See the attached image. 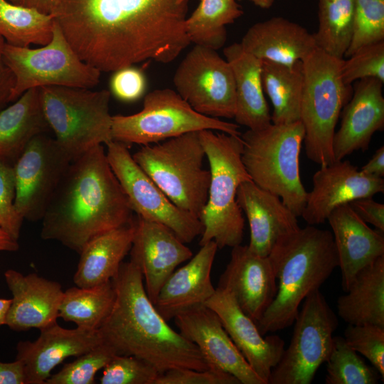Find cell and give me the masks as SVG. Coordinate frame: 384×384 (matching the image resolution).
<instances>
[{
	"label": "cell",
	"mask_w": 384,
	"mask_h": 384,
	"mask_svg": "<svg viewBox=\"0 0 384 384\" xmlns=\"http://www.w3.org/2000/svg\"><path fill=\"white\" fill-rule=\"evenodd\" d=\"M189 0H59L55 21L79 58L100 72L169 63L191 43Z\"/></svg>",
	"instance_id": "obj_1"
},
{
	"label": "cell",
	"mask_w": 384,
	"mask_h": 384,
	"mask_svg": "<svg viewBox=\"0 0 384 384\" xmlns=\"http://www.w3.org/2000/svg\"><path fill=\"white\" fill-rule=\"evenodd\" d=\"M133 213L100 144L70 161L41 220V237L79 254L95 236L131 222Z\"/></svg>",
	"instance_id": "obj_2"
},
{
	"label": "cell",
	"mask_w": 384,
	"mask_h": 384,
	"mask_svg": "<svg viewBox=\"0 0 384 384\" xmlns=\"http://www.w3.org/2000/svg\"><path fill=\"white\" fill-rule=\"evenodd\" d=\"M114 304L97 329L102 343L115 355L134 356L161 374L178 368H209L197 346L175 331L156 310L132 261L123 262L112 279Z\"/></svg>",
	"instance_id": "obj_3"
},
{
	"label": "cell",
	"mask_w": 384,
	"mask_h": 384,
	"mask_svg": "<svg viewBox=\"0 0 384 384\" xmlns=\"http://www.w3.org/2000/svg\"><path fill=\"white\" fill-rule=\"evenodd\" d=\"M268 257L278 284L274 299L257 322L262 335L292 325L305 298L338 267L332 233L311 225L282 235Z\"/></svg>",
	"instance_id": "obj_4"
},
{
	"label": "cell",
	"mask_w": 384,
	"mask_h": 384,
	"mask_svg": "<svg viewBox=\"0 0 384 384\" xmlns=\"http://www.w3.org/2000/svg\"><path fill=\"white\" fill-rule=\"evenodd\" d=\"M209 163L206 203L199 215L203 230L200 245L213 241L218 249L242 242L245 220L237 202L239 186L252 181L242 161L240 135L206 129L198 132Z\"/></svg>",
	"instance_id": "obj_5"
},
{
	"label": "cell",
	"mask_w": 384,
	"mask_h": 384,
	"mask_svg": "<svg viewBox=\"0 0 384 384\" xmlns=\"http://www.w3.org/2000/svg\"><path fill=\"white\" fill-rule=\"evenodd\" d=\"M240 137L242 161L252 181L279 196L297 217L301 216L307 194L299 172L304 138L302 122L270 123L259 129H247Z\"/></svg>",
	"instance_id": "obj_6"
},
{
	"label": "cell",
	"mask_w": 384,
	"mask_h": 384,
	"mask_svg": "<svg viewBox=\"0 0 384 384\" xmlns=\"http://www.w3.org/2000/svg\"><path fill=\"white\" fill-rule=\"evenodd\" d=\"M343 59L316 48L302 60L300 118L307 158L321 166L334 161L332 144L341 111L353 90L342 78Z\"/></svg>",
	"instance_id": "obj_7"
},
{
	"label": "cell",
	"mask_w": 384,
	"mask_h": 384,
	"mask_svg": "<svg viewBox=\"0 0 384 384\" xmlns=\"http://www.w3.org/2000/svg\"><path fill=\"white\" fill-rule=\"evenodd\" d=\"M132 157L172 203L199 218L210 174L198 132L141 146Z\"/></svg>",
	"instance_id": "obj_8"
},
{
	"label": "cell",
	"mask_w": 384,
	"mask_h": 384,
	"mask_svg": "<svg viewBox=\"0 0 384 384\" xmlns=\"http://www.w3.org/2000/svg\"><path fill=\"white\" fill-rule=\"evenodd\" d=\"M39 96L49 127L71 161L113 141L109 90L44 86Z\"/></svg>",
	"instance_id": "obj_9"
},
{
	"label": "cell",
	"mask_w": 384,
	"mask_h": 384,
	"mask_svg": "<svg viewBox=\"0 0 384 384\" xmlns=\"http://www.w3.org/2000/svg\"><path fill=\"white\" fill-rule=\"evenodd\" d=\"M206 129L241 134L238 124L196 112L176 92L169 88L149 92L139 112L112 117V139L127 145H147Z\"/></svg>",
	"instance_id": "obj_10"
},
{
	"label": "cell",
	"mask_w": 384,
	"mask_h": 384,
	"mask_svg": "<svg viewBox=\"0 0 384 384\" xmlns=\"http://www.w3.org/2000/svg\"><path fill=\"white\" fill-rule=\"evenodd\" d=\"M3 58L15 77L10 102L31 88L66 86L90 89L100 82L101 72L79 58L56 21L48 43L31 48L5 43Z\"/></svg>",
	"instance_id": "obj_11"
},
{
	"label": "cell",
	"mask_w": 384,
	"mask_h": 384,
	"mask_svg": "<svg viewBox=\"0 0 384 384\" xmlns=\"http://www.w3.org/2000/svg\"><path fill=\"white\" fill-rule=\"evenodd\" d=\"M294 323L291 341L268 384H310L330 355L338 321L319 289L305 298Z\"/></svg>",
	"instance_id": "obj_12"
},
{
	"label": "cell",
	"mask_w": 384,
	"mask_h": 384,
	"mask_svg": "<svg viewBox=\"0 0 384 384\" xmlns=\"http://www.w3.org/2000/svg\"><path fill=\"white\" fill-rule=\"evenodd\" d=\"M106 146L110 166L137 216L166 226L185 243L201 235L199 218L169 200L136 163L128 145L113 140Z\"/></svg>",
	"instance_id": "obj_13"
},
{
	"label": "cell",
	"mask_w": 384,
	"mask_h": 384,
	"mask_svg": "<svg viewBox=\"0 0 384 384\" xmlns=\"http://www.w3.org/2000/svg\"><path fill=\"white\" fill-rule=\"evenodd\" d=\"M173 82L177 93L196 112L218 119L234 118L233 70L215 50L195 45L176 68Z\"/></svg>",
	"instance_id": "obj_14"
},
{
	"label": "cell",
	"mask_w": 384,
	"mask_h": 384,
	"mask_svg": "<svg viewBox=\"0 0 384 384\" xmlns=\"http://www.w3.org/2000/svg\"><path fill=\"white\" fill-rule=\"evenodd\" d=\"M70 158L55 138H33L14 164L15 207L28 221L41 220Z\"/></svg>",
	"instance_id": "obj_15"
},
{
	"label": "cell",
	"mask_w": 384,
	"mask_h": 384,
	"mask_svg": "<svg viewBox=\"0 0 384 384\" xmlns=\"http://www.w3.org/2000/svg\"><path fill=\"white\" fill-rule=\"evenodd\" d=\"M174 319L178 332L197 346L209 368L233 375L240 384H266L236 347L218 315L206 305L186 310Z\"/></svg>",
	"instance_id": "obj_16"
},
{
	"label": "cell",
	"mask_w": 384,
	"mask_h": 384,
	"mask_svg": "<svg viewBox=\"0 0 384 384\" xmlns=\"http://www.w3.org/2000/svg\"><path fill=\"white\" fill-rule=\"evenodd\" d=\"M312 184L301 215L311 225L324 223L339 206L384 191L383 178L367 176L343 159L321 166L313 176Z\"/></svg>",
	"instance_id": "obj_17"
},
{
	"label": "cell",
	"mask_w": 384,
	"mask_h": 384,
	"mask_svg": "<svg viewBox=\"0 0 384 384\" xmlns=\"http://www.w3.org/2000/svg\"><path fill=\"white\" fill-rule=\"evenodd\" d=\"M135 231L130 249V261L142 272L149 299L154 304L167 278L181 263L189 260L193 252L166 226L134 218Z\"/></svg>",
	"instance_id": "obj_18"
},
{
	"label": "cell",
	"mask_w": 384,
	"mask_h": 384,
	"mask_svg": "<svg viewBox=\"0 0 384 384\" xmlns=\"http://www.w3.org/2000/svg\"><path fill=\"white\" fill-rule=\"evenodd\" d=\"M100 343L97 329H65L56 322L41 329L36 340L18 341L16 359L23 364L25 384H45L64 360L76 358Z\"/></svg>",
	"instance_id": "obj_19"
},
{
	"label": "cell",
	"mask_w": 384,
	"mask_h": 384,
	"mask_svg": "<svg viewBox=\"0 0 384 384\" xmlns=\"http://www.w3.org/2000/svg\"><path fill=\"white\" fill-rule=\"evenodd\" d=\"M219 317L225 330L252 369L266 384L284 350L278 335H262L256 322L239 306L233 294L218 287L205 303Z\"/></svg>",
	"instance_id": "obj_20"
},
{
	"label": "cell",
	"mask_w": 384,
	"mask_h": 384,
	"mask_svg": "<svg viewBox=\"0 0 384 384\" xmlns=\"http://www.w3.org/2000/svg\"><path fill=\"white\" fill-rule=\"evenodd\" d=\"M217 287L230 292L256 324L277 292V278L269 257L260 256L241 244L232 247L230 259Z\"/></svg>",
	"instance_id": "obj_21"
},
{
	"label": "cell",
	"mask_w": 384,
	"mask_h": 384,
	"mask_svg": "<svg viewBox=\"0 0 384 384\" xmlns=\"http://www.w3.org/2000/svg\"><path fill=\"white\" fill-rule=\"evenodd\" d=\"M383 84L374 78L356 81L352 95L343 107L339 128L333 138L334 161L356 151H366L373 135L384 128Z\"/></svg>",
	"instance_id": "obj_22"
},
{
	"label": "cell",
	"mask_w": 384,
	"mask_h": 384,
	"mask_svg": "<svg viewBox=\"0 0 384 384\" xmlns=\"http://www.w3.org/2000/svg\"><path fill=\"white\" fill-rule=\"evenodd\" d=\"M4 278L13 296L6 319L9 329L41 330L57 322L64 292L59 282L14 270H6Z\"/></svg>",
	"instance_id": "obj_23"
},
{
	"label": "cell",
	"mask_w": 384,
	"mask_h": 384,
	"mask_svg": "<svg viewBox=\"0 0 384 384\" xmlns=\"http://www.w3.org/2000/svg\"><path fill=\"white\" fill-rule=\"evenodd\" d=\"M327 220L337 251L341 287L346 292L358 271L384 255L383 232L370 228L349 203L336 208Z\"/></svg>",
	"instance_id": "obj_24"
},
{
	"label": "cell",
	"mask_w": 384,
	"mask_h": 384,
	"mask_svg": "<svg viewBox=\"0 0 384 384\" xmlns=\"http://www.w3.org/2000/svg\"><path fill=\"white\" fill-rule=\"evenodd\" d=\"M218 246L213 241L201 245L183 266L176 269L162 285L154 303L167 321L191 308L205 304L215 292L211 270Z\"/></svg>",
	"instance_id": "obj_25"
},
{
	"label": "cell",
	"mask_w": 384,
	"mask_h": 384,
	"mask_svg": "<svg viewBox=\"0 0 384 384\" xmlns=\"http://www.w3.org/2000/svg\"><path fill=\"white\" fill-rule=\"evenodd\" d=\"M236 198L249 223L250 236L247 246L260 256H268L282 235L299 228L298 217L279 196L252 181L239 186Z\"/></svg>",
	"instance_id": "obj_26"
},
{
	"label": "cell",
	"mask_w": 384,
	"mask_h": 384,
	"mask_svg": "<svg viewBox=\"0 0 384 384\" xmlns=\"http://www.w3.org/2000/svg\"><path fill=\"white\" fill-rule=\"evenodd\" d=\"M240 44L245 50L261 60L287 65L302 61L316 48L312 33L280 16L253 24Z\"/></svg>",
	"instance_id": "obj_27"
},
{
	"label": "cell",
	"mask_w": 384,
	"mask_h": 384,
	"mask_svg": "<svg viewBox=\"0 0 384 384\" xmlns=\"http://www.w3.org/2000/svg\"><path fill=\"white\" fill-rule=\"evenodd\" d=\"M233 70L236 98L234 119L248 129H259L270 123L271 114L264 95L262 60L234 43L223 50Z\"/></svg>",
	"instance_id": "obj_28"
},
{
	"label": "cell",
	"mask_w": 384,
	"mask_h": 384,
	"mask_svg": "<svg viewBox=\"0 0 384 384\" xmlns=\"http://www.w3.org/2000/svg\"><path fill=\"white\" fill-rule=\"evenodd\" d=\"M134 218L127 224L101 233L79 253L73 276L77 287H89L112 280L129 252L134 235Z\"/></svg>",
	"instance_id": "obj_29"
},
{
	"label": "cell",
	"mask_w": 384,
	"mask_h": 384,
	"mask_svg": "<svg viewBox=\"0 0 384 384\" xmlns=\"http://www.w3.org/2000/svg\"><path fill=\"white\" fill-rule=\"evenodd\" d=\"M49 129L39 87L31 88L0 111V160L14 166L30 141Z\"/></svg>",
	"instance_id": "obj_30"
},
{
	"label": "cell",
	"mask_w": 384,
	"mask_h": 384,
	"mask_svg": "<svg viewBox=\"0 0 384 384\" xmlns=\"http://www.w3.org/2000/svg\"><path fill=\"white\" fill-rule=\"evenodd\" d=\"M336 306L338 315L348 324L384 327V255L357 272Z\"/></svg>",
	"instance_id": "obj_31"
},
{
	"label": "cell",
	"mask_w": 384,
	"mask_h": 384,
	"mask_svg": "<svg viewBox=\"0 0 384 384\" xmlns=\"http://www.w3.org/2000/svg\"><path fill=\"white\" fill-rule=\"evenodd\" d=\"M262 82L273 107L272 123L299 121L304 87L302 61L287 65L262 60Z\"/></svg>",
	"instance_id": "obj_32"
},
{
	"label": "cell",
	"mask_w": 384,
	"mask_h": 384,
	"mask_svg": "<svg viewBox=\"0 0 384 384\" xmlns=\"http://www.w3.org/2000/svg\"><path fill=\"white\" fill-rule=\"evenodd\" d=\"M114 298L112 280L89 287H70L63 292L58 318L97 330L110 312Z\"/></svg>",
	"instance_id": "obj_33"
},
{
	"label": "cell",
	"mask_w": 384,
	"mask_h": 384,
	"mask_svg": "<svg viewBox=\"0 0 384 384\" xmlns=\"http://www.w3.org/2000/svg\"><path fill=\"white\" fill-rule=\"evenodd\" d=\"M55 23L53 14L0 0V36L9 45L44 46L52 38Z\"/></svg>",
	"instance_id": "obj_34"
},
{
	"label": "cell",
	"mask_w": 384,
	"mask_h": 384,
	"mask_svg": "<svg viewBox=\"0 0 384 384\" xmlns=\"http://www.w3.org/2000/svg\"><path fill=\"white\" fill-rule=\"evenodd\" d=\"M242 14L236 0H200L186 20L190 42L215 50L221 48L227 39L225 26Z\"/></svg>",
	"instance_id": "obj_35"
},
{
	"label": "cell",
	"mask_w": 384,
	"mask_h": 384,
	"mask_svg": "<svg viewBox=\"0 0 384 384\" xmlns=\"http://www.w3.org/2000/svg\"><path fill=\"white\" fill-rule=\"evenodd\" d=\"M355 0H319L317 48L343 59L351 41Z\"/></svg>",
	"instance_id": "obj_36"
},
{
	"label": "cell",
	"mask_w": 384,
	"mask_h": 384,
	"mask_svg": "<svg viewBox=\"0 0 384 384\" xmlns=\"http://www.w3.org/2000/svg\"><path fill=\"white\" fill-rule=\"evenodd\" d=\"M326 362V384H375L381 379L378 370L368 366L340 336H334Z\"/></svg>",
	"instance_id": "obj_37"
},
{
	"label": "cell",
	"mask_w": 384,
	"mask_h": 384,
	"mask_svg": "<svg viewBox=\"0 0 384 384\" xmlns=\"http://www.w3.org/2000/svg\"><path fill=\"white\" fill-rule=\"evenodd\" d=\"M384 41V0H355L353 35L345 57Z\"/></svg>",
	"instance_id": "obj_38"
},
{
	"label": "cell",
	"mask_w": 384,
	"mask_h": 384,
	"mask_svg": "<svg viewBox=\"0 0 384 384\" xmlns=\"http://www.w3.org/2000/svg\"><path fill=\"white\" fill-rule=\"evenodd\" d=\"M114 355L102 343L65 364L58 372L50 375L45 384H93L97 373L105 368Z\"/></svg>",
	"instance_id": "obj_39"
},
{
	"label": "cell",
	"mask_w": 384,
	"mask_h": 384,
	"mask_svg": "<svg viewBox=\"0 0 384 384\" xmlns=\"http://www.w3.org/2000/svg\"><path fill=\"white\" fill-rule=\"evenodd\" d=\"M102 370L101 384H155L160 374L147 361L126 355H114Z\"/></svg>",
	"instance_id": "obj_40"
},
{
	"label": "cell",
	"mask_w": 384,
	"mask_h": 384,
	"mask_svg": "<svg viewBox=\"0 0 384 384\" xmlns=\"http://www.w3.org/2000/svg\"><path fill=\"white\" fill-rule=\"evenodd\" d=\"M343 60L341 75L343 82H353L374 78L384 83V41L363 46Z\"/></svg>",
	"instance_id": "obj_41"
},
{
	"label": "cell",
	"mask_w": 384,
	"mask_h": 384,
	"mask_svg": "<svg viewBox=\"0 0 384 384\" xmlns=\"http://www.w3.org/2000/svg\"><path fill=\"white\" fill-rule=\"evenodd\" d=\"M345 341L357 353L364 356L384 380V327L376 325L348 324Z\"/></svg>",
	"instance_id": "obj_42"
},
{
	"label": "cell",
	"mask_w": 384,
	"mask_h": 384,
	"mask_svg": "<svg viewBox=\"0 0 384 384\" xmlns=\"http://www.w3.org/2000/svg\"><path fill=\"white\" fill-rule=\"evenodd\" d=\"M15 198L14 167L0 160V226L18 241L23 218L16 209Z\"/></svg>",
	"instance_id": "obj_43"
},
{
	"label": "cell",
	"mask_w": 384,
	"mask_h": 384,
	"mask_svg": "<svg viewBox=\"0 0 384 384\" xmlns=\"http://www.w3.org/2000/svg\"><path fill=\"white\" fill-rule=\"evenodd\" d=\"M155 384H240L233 375L215 368H178L159 375Z\"/></svg>",
	"instance_id": "obj_44"
},
{
	"label": "cell",
	"mask_w": 384,
	"mask_h": 384,
	"mask_svg": "<svg viewBox=\"0 0 384 384\" xmlns=\"http://www.w3.org/2000/svg\"><path fill=\"white\" fill-rule=\"evenodd\" d=\"M146 85L144 73L132 65L114 72L110 80V92L118 100L130 102L143 95Z\"/></svg>",
	"instance_id": "obj_45"
},
{
	"label": "cell",
	"mask_w": 384,
	"mask_h": 384,
	"mask_svg": "<svg viewBox=\"0 0 384 384\" xmlns=\"http://www.w3.org/2000/svg\"><path fill=\"white\" fill-rule=\"evenodd\" d=\"M354 212L366 223L384 232V204L366 197L349 203Z\"/></svg>",
	"instance_id": "obj_46"
},
{
	"label": "cell",
	"mask_w": 384,
	"mask_h": 384,
	"mask_svg": "<svg viewBox=\"0 0 384 384\" xmlns=\"http://www.w3.org/2000/svg\"><path fill=\"white\" fill-rule=\"evenodd\" d=\"M4 39L0 36V109L10 102V98L15 85V77L3 58Z\"/></svg>",
	"instance_id": "obj_47"
},
{
	"label": "cell",
	"mask_w": 384,
	"mask_h": 384,
	"mask_svg": "<svg viewBox=\"0 0 384 384\" xmlns=\"http://www.w3.org/2000/svg\"><path fill=\"white\" fill-rule=\"evenodd\" d=\"M0 384H25L23 366L20 361H0Z\"/></svg>",
	"instance_id": "obj_48"
},
{
	"label": "cell",
	"mask_w": 384,
	"mask_h": 384,
	"mask_svg": "<svg viewBox=\"0 0 384 384\" xmlns=\"http://www.w3.org/2000/svg\"><path fill=\"white\" fill-rule=\"evenodd\" d=\"M360 170L367 176L383 178L384 176V146L379 147Z\"/></svg>",
	"instance_id": "obj_49"
},
{
	"label": "cell",
	"mask_w": 384,
	"mask_h": 384,
	"mask_svg": "<svg viewBox=\"0 0 384 384\" xmlns=\"http://www.w3.org/2000/svg\"><path fill=\"white\" fill-rule=\"evenodd\" d=\"M59 0H18V4L35 9L43 14H53Z\"/></svg>",
	"instance_id": "obj_50"
},
{
	"label": "cell",
	"mask_w": 384,
	"mask_h": 384,
	"mask_svg": "<svg viewBox=\"0 0 384 384\" xmlns=\"http://www.w3.org/2000/svg\"><path fill=\"white\" fill-rule=\"evenodd\" d=\"M18 249V241L13 239L0 226V252H15Z\"/></svg>",
	"instance_id": "obj_51"
},
{
	"label": "cell",
	"mask_w": 384,
	"mask_h": 384,
	"mask_svg": "<svg viewBox=\"0 0 384 384\" xmlns=\"http://www.w3.org/2000/svg\"><path fill=\"white\" fill-rule=\"evenodd\" d=\"M11 303V299L0 298V326L6 325L7 312Z\"/></svg>",
	"instance_id": "obj_52"
},
{
	"label": "cell",
	"mask_w": 384,
	"mask_h": 384,
	"mask_svg": "<svg viewBox=\"0 0 384 384\" xmlns=\"http://www.w3.org/2000/svg\"><path fill=\"white\" fill-rule=\"evenodd\" d=\"M238 1H241V0H238ZM249 1H252L254 4H255L256 6L262 9H269L273 5L274 2V0H249Z\"/></svg>",
	"instance_id": "obj_53"
},
{
	"label": "cell",
	"mask_w": 384,
	"mask_h": 384,
	"mask_svg": "<svg viewBox=\"0 0 384 384\" xmlns=\"http://www.w3.org/2000/svg\"><path fill=\"white\" fill-rule=\"evenodd\" d=\"M11 2L18 4V0H10Z\"/></svg>",
	"instance_id": "obj_54"
}]
</instances>
